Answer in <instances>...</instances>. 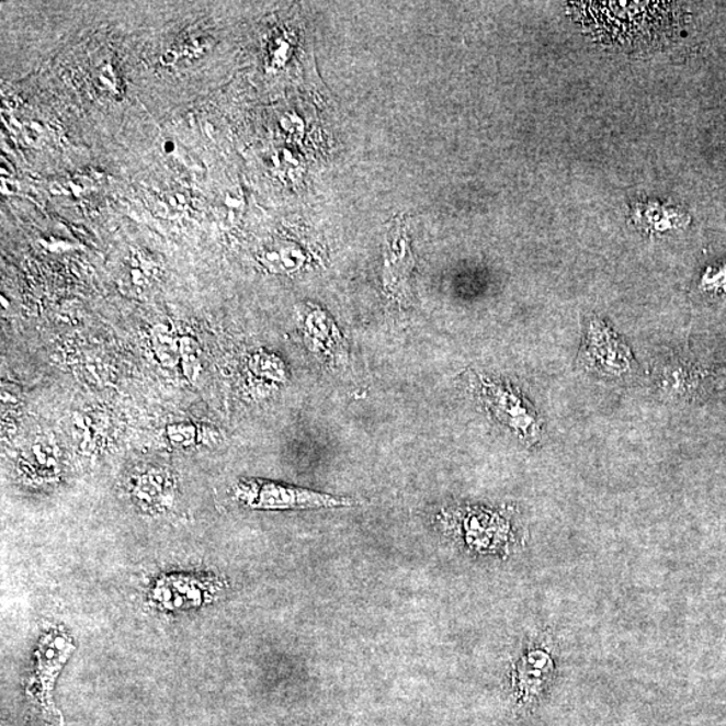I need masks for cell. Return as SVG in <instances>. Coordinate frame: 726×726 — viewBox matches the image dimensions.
Returning a JSON list of instances; mask_svg holds the SVG:
<instances>
[{"mask_svg": "<svg viewBox=\"0 0 726 726\" xmlns=\"http://www.w3.org/2000/svg\"><path fill=\"white\" fill-rule=\"evenodd\" d=\"M556 669V643L551 635H540L529 643L511 672L517 704L529 705L537 700L555 678Z\"/></svg>", "mask_w": 726, "mask_h": 726, "instance_id": "3", "label": "cell"}, {"mask_svg": "<svg viewBox=\"0 0 726 726\" xmlns=\"http://www.w3.org/2000/svg\"><path fill=\"white\" fill-rule=\"evenodd\" d=\"M209 586L189 576H170L160 580L154 589V599L166 610L192 609L200 605Z\"/></svg>", "mask_w": 726, "mask_h": 726, "instance_id": "8", "label": "cell"}, {"mask_svg": "<svg viewBox=\"0 0 726 726\" xmlns=\"http://www.w3.org/2000/svg\"><path fill=\"white\" fill-rule=\"evenodd\" d=\"M454 534L464 549L480 556L506 557L517 546L508 518L496 511L467 509L455 514Z\"/></svg>", "mask_w": 726, "mask_h": 726, "instance_id": "1", "label": "cell"}, {"mask_svg": "<svg viewBox=\"0 0 726 726\" xmlns=\"http://www.w3.org/2000/svg\"><path fill=\"white\" fill-rule=\"evenodd\" d=\"M481 398L499 422L510 428L517 436L526 443H535L540 439L541 426L537 413L523 400L520 393L510 386L484 381L481 383Z\"/></svg>", "mask_w": 726, "mask_h": 726, "instance_id": "4", "label": "cell"}, {"mask_svg": "<svg viewBox=\"0 0 726 726\" xmlns=\"http://www.w3.org/2000/svg\"><path fill=\"white\" fill-rule=\"evenodd\" d=\"M235 494L238 501L258 510L332 509L354 504L350 498L264 480H242L236 486Z\"/></svg>", "mask_w": 726, "mask_h": 726, "instance_id": "2", "label": "cell"}, {"mask_svg": "<svg viewBox=\"0 0 726 726\" xmlns=\"http://www.w3.org/2000/svg\"><path fill=\"white\" fill-rule=\"evenodd\" d=\"M415 258L402 219H393L384 254V288L395 297H406L409 277L415 268Z\"/></svg>", "mask_w": 726, "mask_h": 726, "instance_id": "7", "label": "cell"}, {"mask_svg": "<svg viewBox=\"0 0 726 726\" xmlns=\"http://www.w3.org/2000/svg\"><path fill=\"white\" fill-rule=\"evenodd\" d=\"M76 650L73 640L67 634L50 633L44 636L39 642L37 651V669L32 683H30V694H33L39 702L41 707L50 718L61 719V714L56 711L53 704V687L63 670L64 665L68 662L71 653Z\"/></svg>", "mask_w": 726, "mask_h": 726, "instance_id": "5", "label": "cell"}, {"mask_svg": "<svg viewBox=\"0 0 726 726\" xmlns=\"http://www.w3.org/2000/svg\"><path fill=\"white\" fill-rule=\"evenodd\" d=\"M581 360L589 371L601 376L615 378L633 372V355L626 344L609 329L603 321H592L589 325L585 344L581 349Z\"/></svg>", "mask_w": 726, "mask_h": 726, "instance_id": "6", "label": "cell"}, {"mask_svg": "<svg viewBox=\"0 0 726 726\" xmlns=\"http://www.w3.org/2000/svg\"><path fill=\"white\" fill-rule=\"evenodd\" d=\"M702 287L707 291H725L726 290V266L717 268V270H707L704 277H702Z\"/></svg>", "mask_w": 726, "mask_h": 726, "instance_id": "9", "label": "cell"}]
</instances>
